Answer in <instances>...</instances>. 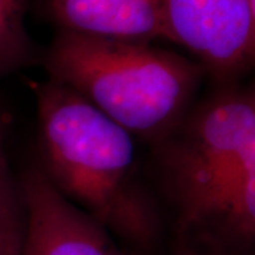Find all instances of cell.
Instances as JSON below:
<instances>
[{"mask_svg":"<svg viewBox=\"0 0 255 255\" xmlns=\"http://www.w3.org/2000/svg\"><path fill=\"white\" fill-rule=\"evenodd\" d=\"M152 149L173 211V243L251 254L255 240L254 84L213 87Z\"/></svg>","mask_w":255,"mask_h":255,"instance_id":"1","label":"cell"},{"mask_svg":"<svg viewBox=\"0 0 255 255\" xmlns=\"http://www.w3.org/2000/svg\"><path fill=\"white\" fill-rule=\"evenodd\" d=\"M41 172L68 203L132 255H156L163 220L146 186L136 139L70 88L31 82Z\"/></svg>","mask_w":255,"mask_h":255,"instance_id":"2","label":"cell"},{"mask_svg":"<svg viewBox=\"0 0 255 255\" xmlns=\"http://www.w3.org/2000/svg\"><path fill=\"white\" fill-rule=\"evenodd\" d=\"M41 58L48 81L78 94L150 147L180 124L207 80L200 64L150 43L64 30Z\"/></svg>","mask_w":255,"mask_h":255,"instance_id":"3","label":"cell"},{"mask_svg":"<svg viewBox=\"0 0 255 255\" xmlns=\"http://www.w3.org/2000/svg\"><path fill=\"white\" fill-rule=\"evenodd\" d=\"M189 51L213 87L243 82L255 60L247 0H163V37Z\"/></svg>","mask_w":255,"mask_h":255,"instance_id":"4","label":"cell"},{"mask_svg":"<svg viewBox=\"0 0 255 255\" xmlns=\"http://www.w3.org/2000/svg\"><path fill=\"white\" fill-rule=\"evenodd\" d=\"M21 255H132L90 216L58 194L34 162L23 172Z\"/></svg>","mask_w":255,"mask_h":255,"instance_id":"5","label":"cell"},{"mask_svg":"<svg viewBox=\"0 0 255 255\" xmlns=\"http://www.w3.org/2000/svg\"><path fill=\"white\" fill-rule=\"evenodd\" d=\"M58 30L150 43L163 37V0H46Z\"/></svg>","mask_w":255,"mask_h":255,"instance_id":"6","label":"cell"},{"mask_svg":"<svg viewBox=\"0 0 255 255\" xmlns=\"http://www.w3.org/2000/svg\"><path fill=\"white\" fill-rule=\"evenodd\" d=\"M28 0H0V80L37 61L26 27Z\"/></svg>","mask_w":255,"mask_h":255,"instance_id":"7","label":"cell"},{"mask_svg":"<svg viewBox=\"0 0 255 255\" xmlns=\"http://www.w3.org/2000/svg\"><path fill=\"white\" fill-rule=\"evenodd\" d=\"M162 255V254H156ZM163 255H251V254H240V253H228V251H219V250H204V248H194V247L179 246L172 244L169 253Z\"/></svg>","mask_w":255,"mask_h":255,"instance_id":"8","label":"cell"},{"mask_svg":"<svg viewBox=\"0 0 255 255\" xmlns=\"http://www.w3.org/2000/svg\"><path fill=\"white\" fill-rule=\"evenodd\" d=\"M7 179H11V173L4 152V133H3V124L0 119V182H4Z\"/></svg>","mask_w":255,"mask_h":255,"instance_id":"9","label":"cell"}]
</instances>
